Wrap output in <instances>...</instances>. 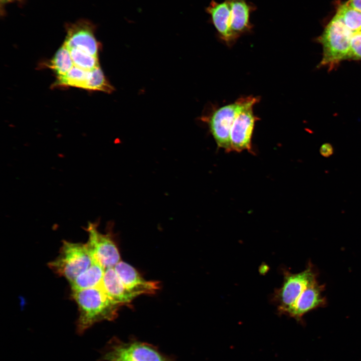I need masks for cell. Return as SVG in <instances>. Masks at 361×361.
Here are the masks:
<instances>
[{"instance_id": "6da1fadb", "label": "cell", "mask_w": 361, "mask_h": 361, "mask_svg": "<svg viewBox=\"0 0 361 361\" xmlns=\"http://www.w3.org/2000/svg\"><path fill=\"white\" fill-rule=\"evenodd\" d=\"M71 297L78 307L76 325L79 335L96 323L114 320L121 305L110 298L100 286L72 291Z\"/></svg>"}, {"instance_id": "7a4b0ae2", "label": "cell", "mask_w": 361, "mask_h": 361, "mask_svg": "<svg viewBox=\"0 0 361 361\" xmlns=\"http://www.w3.org/2000/svg\"><path fill=\"white\" fill-rule=\"evenodd\" d=\"M94 261L86 243L64 240L59 255L48 263V266L54 273L70 283L90 266Z\"/></svg>"}, {"instance_id": "3957f363", "label": "cell", "mask_w": 361, "mask_h": 361, "mask_svg": "<svg viewBox=\"0 0 361 361\" xmlns=\"http://www.w3.org/2000/svg\"><path fill=\"white\" fill-rule=\"evenodd\" d=\"M352 35V33L335 15L319 39L323 47V56L319 65H333L346 60Z\"/></svg>"}, {"instance_id": "277c9868", "label": "cell", "mask_w": 361, "mask_h": 361, "mask_svg": "<svg viewBox=\"0 0 361 361\" xmlns=\"http://www.w3.org/2000/svg\"><path fill=\"white\" fill-rule=\"evenodd\" d=\"M283 281L281 286L273 295V301L280 314H286L304 290L317 280V274L311 264L303 271L297 273L283 271Z\"/></svg>"}, {"instance_id": "5b68a950", "label": "cell", "mask_w": 361, "mask_h": 361, "mask_svg": "<svg viewBox=\"0 0 361 361\" xmlns=\"http://www.w3.org/2000/svg\"><path fill=\"white\" fill-rule=\"evenodd\" d=\"M247 98L248 96L241 97L234 103L218 108L203 119V121L207 123L218 147L226 151H231V127L238 112L244 105Z\"/></svg>"}, {"instance_id": "8992f818", "label": "cell", "mask_w": 361, "mask_h": 361, "mask_svg": "<svg viewBox=\"0 0 361 361\" xmlns=\"http://www.w3.org/2000/svg\"><path fill=\"white\" fill-rule=\"evenodd\" d=\"M259 101L257 97L248 96L244 105L238 112L230 131L231 151L241 152L251 149V140L257 117L253 106Z\"/></svg>"}, {"instance_id": "52a82bcc", "label": "cell", "mask_w": 361, "mask_h": 361, "mask_svg": "<svg viewBox=\"0 0 361 361\" xmlns=\"http://www.w3.org/2000/svg\"><path fill=\"white\" fill-rule=\"evenodd\" d=\"M88 234L86 244L94 260L105 269L114 267L120 261L118 249L108 234L98 230L95 224L89 223L86 228Z\"/></svg>"}, {"instance_id": "ba28073f", "label": "cell", "mask_w": 361, "mask_h": 361, "mask_svg": "<svg viewBox=\"0 0 361 361\" xmlns=\"http://www.w3.org/2000/svg\"><path fill=\"white\" fill-rule=\"evenodd\" d=\"M63 44L66 48H75L98 57L99 44L95 38L93 28L88 23L79 22L68 27Z\"/></svg>"}, {"instance_id": "9c48e42d", "label": "cell", "mask_w": 361, "mask_h": 361, "mask_svg": "<svg viewBox=\"0 0 361 361\" xmlns=\"http://www.w3.org/2000/svg\"><path fill=\"white\" fill-rule=\"evenodd\" d=\"M210 16L220 38L228 46H232L238 38L231 28V10L227 0L221 3L212 0L206 9Z\"/></svg>"}, {"instance_id": "30bf717a", "label": "cell", "mask_w": 361, "mask_h": 361, "mask_svg": "<svg viewBox=\"0 0 361 361\" xmlns=\"http://www.w3.org/2000/svg\"><path fill=\"white\" fill-rule=\"evenodd\" d=\"M114 269L125 287L137 296L153 294L159 288L158 282L145 280L126 262L120 261Z\"/></svg>"}, {"instance_id": "8fae6325", "label": "cell", "mask_w": 361, "mask_h": 361, "mask_svg": "<svg viewBox=\"0 0 361 361\" xmlns=\"http://www.w3.org/2000/svg\"><path fill=\"white\" fill-rule=\"evenodd\" d=\"M324 289L317 280L310 285L302 293L286 315L301 321L303 315L310 311L325 304V298L322 295Z\"/></svg>"}, {"instance_id": "7c38bea8", "label": "cell", "mask_w": 361, "mask_h": 361, "mask_svg": "<svg viewBox=\"0 0 361 361\" xmlns=\"http://www.w3.org/2000/svg\"><path fill=\"white\" fill-rule=\"evenodd\" d=\"M99 286L110 298L120 305L128 304L138 296L125 287L114 267L105 269Z\"/></svg>"}, {"instance_id": "4fadbf2b", "label": "cell", "mask_w": 361, "mask_h": 361, "mask_svg": "<svg viewBox=\"0 0 361 361\" xmlns=\"http://www.w3.org/2000/svg\"><path fill=\"white\" fill-rule=\"evenodd\" d=\"M231 10V28L239 38L251 31L253 25L250 21V14L256 9L248 0H227Z\"/></svg>"}, {"instance_id": "5bb4252c", "label": "cell", "mask_w": 361, "mask_h": 361, "mask_svg": "<svg viewBox=\"0 0 361 361\" xmlns=\"http://www.w3.org/2000/svg\"><path fill=\"white\" fill-rule=\"evenodd\" d=\"M125 353L132 361H173L152 344L146 342L131 340L127 342L121 341Z\"/></svg>"}, {"instance_id": "9a60e30c", "label": "cell", "mask_w": 361, "mask_h": 361, "mask_svg": "<svg viewBox=\"0 0 361 361\" xmlns=\"http://www.w3.org/2000/svg\"><path fill=\"white\" fill-rule=\"evenodd\" d=\"M105 269L94 261L86 270L70 283L72 291L80 290L99 286Z\"/></svg>"}, {"instance_id": "2e32d148", "label": "cell", "mask_w": 361, "mask_h": 361, "mask_svg": "<svg viewBox=\"0 0 361 361\" xmlns=\"http://www.w3.org/2000/svg\"><path fill=\"white\" fill-rule=\"evenodd\" d=\"M90 72L74 66L66 75L57 77L56 84L87 89Z\"/></svg>"}, {"instance_id": "e0dca14e", "label": "cell", "mask_w": 361, "mask_h": 361, "mask_svg": "<svg viewBox=\"0 0 361 361\" xmlns=\"http://www.w3.org/2000/svg\"><path fill=\"white\" fill-rule=\"evenodd\" d=\"M74 66L70 53L64 44L57 50L48 65L56 73L57 77L66 75Z\"/></svg>"}, {"instance_id": "ac0fdd59", "label": "cell", "mask_w": 361, "mask_h": 361, "mask_svg": "<svg viewBox=\"0 0 361 361\" xmlns=\"http://www.w3.org/2000/svg\"><path fill=\"white\" fill-rule=\"evenodd\" d=\"M336 15L352 33L361 31V12L352 8L347 2L338 7Z\"/></svg>"}, {"instance_id": "d6986e66", "label": "cell", "mask_w": 361, "mask_h": 361, "mask_svg": "<svg viewBox=\"0 0 361 361\" xmlns=\"http://www.w3.org/2000/svg\"><path fill=\"white\" fill-rule=\"evenodd\" d=\"M100 361H132L125 353L121 340L111 338L101 352Z\"/></svg>"}, {"instance_id": "ffe728a7", "label": "cell", "mask_w": 361, "mask_h": 361, "mask_svg": "<svg viewBox=\"0 0 361 361\" xmlns=\"http://www.w3.org/2000/svg\"><path fill=\"white\" fill-rule=\"evenodd\" d=\"M67 48L75 66L85 71H91L100 67L98 57L75 48Z\"/></svg>"}, {"instance_id": "44dd1931", "label": "cell", "mask_w": 361, "mask_h": 361, "mask_svg": "<svg viewBox=\"0 0 361 361\" xmlns=\"http://www.w3.org/2000/svg\"><path fill=\"white\" fill-rule=\"evenodd\" d=\"M87 90L112 93L114 88L105 76L100 67L90 71Z\"/></svg>"}, {"instance_id": "7402d4cb", "label": "cell", "mask_w": 361, "mask_h": 361, "mask_svg": "<svg viewBox=\"0 0 361 361\" xmlns=\"http://www.w3.org/2000/svg\"><path fill=\"white\" fill-rule=\"evenodd\" d=\"M347 59L361 60V31L352 33Z\"/></svg>"}, {"instance_id": "603a6c76", "label": "cell", "mask_w": 361, "mask_h": 361, "mask_svg": "<svg viewBox=\"0 0 361 361\" xmlns=\"http://www.w3.org/2000/svg\"><path fill=\"white\" fill-rule=\"evenodd\" d=\"M319 151L322 156L328 157L333 153V148L330 143H325L321 145Z\"/></svg>"}, {"instance_id": "cb8c5ba5", "label": "cell", "mask_w": 361, "mask_h": 361, "mask_svg": "<svg viewBox=\"0 0 361 361\" xmlns=\"http://www.w3.org/2000/svg\"><path fill=\"white\" fill-rule=\"evenodd\" d=\"M347 2L352 8L361 12V0H349Z\"/></svg>"}, {"instance_id": "d4e9b609", "label": "cell", "mask_w": 361, "mask_h": 361, "mask_svg": "<svg viewBox=\"0 0 361 361\" xmlns=\"http://www.w3.org/2000/svg\"><path fill=\"white\" fill-rule=\"evenodd\" d=\"M1 1L2 2V1H4V2H5V1H8V0H1Z\"/></svg>"}]
</instances>
